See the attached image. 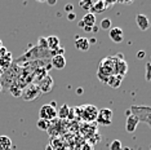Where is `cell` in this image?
Here are the masks:
<instances>
[{"label": "cell", "mask_w": 151, "mask_h": 150, "mask_svg": "<svg viewBox=\"0 0 151 150\" xmlns=\"http://www.w3.org/2000/svg\"><path fill=\"white\" fill-rule=\"evenodd\" d=\"M92 5H93V1H81L80 3L81 8H84L85 11H89V12H91V9H92Z\"/></svg>", "instance_id": "44dd1931"}, {"label": "cell", "mask_w": 151, "mask_h": 150, "mask_svg": "<svg viewBox=\"0 0 151 150\" xmlns=\"http://www.w3.org/2000/svg\"><path fill=\"white\" fill-rule=\"evenodd\" d=\"M150 150H151V149H150Z\"/></svg>", "instance_id": "d6a6232c"}, {"label": "cell", "mask_w": 151, "mask_h": 150, "mask_svg": "<svg viewBox=\"0 0 151 150\" xmlns=\"http://www.w3.org/2000/svg\"><path fill=\"white\" fill-rule=\"evenodd\" d=\"M112 3H106V1H93V5H92V9H91V13H102L105 12L106 9L109 8V6H111Z\"/></svg>", "instance_id": "8fae6325"}, {"label": "cell", "mask_w": 151, "mask_h": 150, "mask_svg": "<svg viewBox=\"0 0 151 150\" xmlns=\"http://www.w3.org/2000/svg\"><path fill=\"white\" fill-rule=\"evenodd\" d=\"M76 93H78V94H83V88H78V89H76Z\"/></svg>", "instance_id": "484cf974"}, {"label": "cell", "mask_w": 151, "mask_h": 150, "mask_svg": "<svg viewBox=\"0 0 151 150\" xmlns=\"http://www.w3.org/2000/svg\"><path fill=\"white\" fill-rule=\"evenodd\" d=\"M139 124V120L137 119L133 114H130L127 117V122H125V129L127 132H129V133H133V132L136 131L137 125Z\"/></svg>", "instance_id": "30bf717a"}, {"label": "cell", "mask_w": 151, "mask_h": 150, "mask_svg": "<svg viewBox=\"0 0 151 150\" xmlns=\"http://www.w3.org/2000/svg\"><path fill=\"white\" fill-rule=\"evenodd\" d=\"M73 9H74V5L73 4H66V5H65V12L73 13Z\"/></svg>", "instance_id": "7402d4cb"}, {"label": "cell", "mask_w": 151, "mask_h": 150, "mask_svg": "<svg viewBox=\"0 0 151 150\" xmlns=\"http://www.w3.org/2000/svg\"><path fill=\"white\" fill-rule=\"evenodd\" d=\"M1 75H3V69L0 67V78H1Z\"/></svg>", "instance_id": "f1b7e54d"}, {"label": "cell", "mask_w": 151, "mask_h": 150, "mask_svg": "<svg viewBox=\"0 0 151 150\" xmlns=\"http://www.w3.org/2000/svg\"><path fill=\"white\" fill-rule=\"evenodd\" d=\"M0 150H13V144L11 137L5 135L0 136Z\"/></svg>", "instance_id": "9a60e30c"}, {"label": "cell", "mask_w": 151, "mask_h": 150, "mask_svg": "<svg viewBox=\"0 0 151 150\" xmlns=\"http://www.w3.org/2000/svg\"><path fill=\"white\" fill-rule=\"evenodd\" d=\"M79 111H80V114H81V118H83L85 122H89V123L94 122L98 115V109L93 106V105H84V106H81L79 109Z\"/></svg>", "instance_id": "3957f363"}, {"label": "cell", "mask_w": 151, "mask_h": 150, "mask_svg": "<svg viewBox=\"0 0 151 150\" xmlns=\"http://www.w3.org/2000/svg\"><path fill=\"white\" fill-rule=\"evenodd\" d=\"M83 150H92V145H88V144H85L83 146Z\"/></svg>", "instance_id": "d4e9b609"}, {"label": "cell", "mask_w": 151, "mask_h": 150, "mask_svg": "<svg viewBox=\"0 0 151 150\" xmlns=\"http://www.w3.org/2000/svg\"><path fill=\"white\" fill-rule=\"evenodd\" d=\"M50 65L54 67V69H63L66 66V58L63 56H53L52 60H50Z\"/></svg>", "instance_id": "5bb4252c"}, {"label": "cell", "mask_w": 151, "mask_h": 150, "mask_svg": "<svg viewBox=\"0 0 151 150\" xmlns=\"http://www.w3.org/2000/svg\"><path fill=\"white\" fill-rule=\"evenodd\" d=\"M112 110L111 109H107V107H104L101 109V110H98V115H97V123L101 124V125H105V127H107V125L111 124L112 122Z\"/></svg>", "instance_id": "277c9868"}, {"label": "cell", "mask_w": 151, "mask_h": 150, "mask_svg": "<svg viewBox=\"0 0 151 150\" xmlns=\"http://www.w3.org/2000/svg\"><path fill=\"white\" fill-rule=\"evenodd\" d=\"M130 114H133L142 123H146L151 128V107L143 106V105H132L130 106Z\"/></svg>", "instance_id": "6da1fadb"}, {"label": "cell", "mask_w": 151, "mask_h": 150, "mask_svg": "<svg viewBox=\"0 0 151 150\" xmlns=\"http://www.w3.org/2000/svg\"><path fill=\"white\" fill-rule=\"evenodd\" d=\"M68 111H70V109H68L67 105H62L60 110H57V115L58 117H61V118H67L68 117Z\"/></svg>", "instance_id": "e0dca14e"}, {"label": "cell", "mask_w": 151, "mask_h": 150, "mask_svg": "<svg viewBox=\"0 0 151 150\" xmlns=\"http://www.w3.org/2000/svg\"><path fill=\"white\" fill-rule=\"evenodd\" d=\"M40 93H42V91H40V88L36 84H30L22 93V97L26 101H34L40 97Z\"/></svg>", "instance_id": "5b68a950"}, {"label": "cell", "mask_w": 151, "mask_h": 150, "mask_svg": "<svg viewBox=\"0 0 151 150\" xmlns=\"http://www.w3.org/2000/svg\"><path fill=\"white\" fill-rule=\"evenodd\" d=\"M3 48V43H1V40H0V49Z\"/></svg>", "instance_id": "f546056e"}, {"label": "cell", "mask_w": 151, "mask_h": 150, "mask_svg": "<svg viewBox=\"0 0 151 150\" xmlns=\"http://www.w3.org/2000/svg\"><path fill=\"white\" fill-rule=\"evenodd\" d=\"M137 57H138V58H143V57H145V52H143V50H139L138 54H137Z\"/></svg>", "instance_id": "cb8c5ba5"}, {"label": "cell", "mask_w": 151, "mask_h": 150, "mask_svg": "<svg viewBox=\"0 0 151 150\" xmlns=\"http://www.w3.org/2000/svg\"><path fill=\"white\" fill-rule=\"evenodd\" d=\"M127 71H128V63L124 61L122 54H118L116 56V62H115V74L124 78Z\"/></svg>", "instance_id": "8992f818"}, {"label": "cell", "mask_w": 151, "mask_h": 150, "mask_svg": "<svg viewBox=\"0 0 151 150\" xmlns=\"http://www.w3.org/2000/svg\"><path fill=\"white\" fill-rule=\"evenodd\" d=\"M96 25V14L88 12L85 13L81 18V21L79 22V27L80 29H84V27H93Z\"/></svg>", "instance_id": "52a82bcc"}, {"label": "cell", "mask_w": 151, "mask_h": 150, "mask_svg": "<svg viewBox=\"0 0 151 150\" xmlns=\"http://www.w3.org/2000/svg\"><path fill=\"white\" fill-rule=\"evenodd\" d=\"M109 36L114 43H122L124 39V31L120 27H111L109 31Z\"/></svg>", "instance_id": "ba28073f"}, {"label": "cell", "mask_w": 151, "mask_h": 150, "mask_svg": "<svg viewBox=\"0 0 151 150\" xmlns=\"http://www.w3.org/2000/svg\"><path fill=\"white\" fill-rule=\"evenodd\" d=\"M96 42H97V40H96L94 38H92V39H89V43H91V44H94Z\"/></svg>", "instance_id": "83f0119b"}, {"label": "cell", "mask_w": 151, "mask_h": 150, "mask_svg": "<svg viewBox=\"0 0 151 150\" xmlns=\"http://www.w3.org/2000/svg\"><path fill=\"white\" fill-rule=\"evenodd\" d=\"M101 29L104 30H110L111 29V19L110 18H104L101 21Z\"/></svg>", "instance_id": "ffe728a7"}, {"label": "cell", "mask_w": 151, "mask_h": 150, "mask_svg": "<svg viewBox=\"0 0 151 150\" xmlns=\"http://www.w3.org/2000/svg\"><path fill=\"white\" fill-rule=\"evenodd\" d=\"M136 23L138 26V29L141 31H146V30L150 29V21H149V17L145 14H137L136 16Z\"/></svg>", "instance_id": "9c48e42d"}, {"label": "cell", "mask_w": 151, "mask_h": 150, "mask_svg": "<svg viewBox=\"0 0 151 150\" xmlns=\"http://www.w3.org/2000/svg\"><path fill=\"white\" fill-rule=\"evenodd\" d=\"M47 48L50 50V52H54L60 48V39L56 35H50L47 38Z\"/></svg>", "instance_id": "4fadbf2b"}, {"label": "cell", "mask_w": 151, "mask_h": 150, "mask_svg": "<svg viewBox=\"0 0 151 150\" xmlns=\"http://www.w3.org/2000/svg\"><path fill=\"white\" fill-rule=\"evenodd\" d=\"M36 125H37V128L42 129V131H48V128H49V122L43 120V119H39Z\"/></svg>", "instance_id": "ac0fdd59"}, {"label": "cell", "mask_w": 151, "mask_h": 150, "mask_svg": "<svg viewBox=\"0 0 151 150\" xmlns=\"http://www.w3.org/2000/svg\"><path fill=\"white\" fill-rule=\"evenodd\" d=\"M76 18V14L73 12V13H68V16H67V19L68 21H74V19Z\"/></svg>", "instance_id": "603a6c76"}, {"label": "cell", "mask_w": 151, "mask_h": 150, "mask_svg": "<svg viewBox=\"0 0 151 150\" xmlns=\"http://www.w3.org/2000/svg\"><path fill=\"white\" fill-rule=\"evenodd\" d=\"M48 4H49V5H54V4H56V0H49V1H48Z\"/></svg>", "instance_id": "4316f807"}, {"label": "cell", "mask_w": 151, "mask_h": 150, "mask_svg": "<svg viewBox=\"0 0 151 150\" xmlns=\"http://www.w3.org/2000/svg\"><path fill=\"white\" fill-rule=\"evenodd\" d=\"M122 149H123V144L120 140H114L110 144V150H122Z\"/></svg>", "instance_id": "d6986e66"}, {"label": "cell", "mask_w": 151, "mask_h": 150, "mask_svg": "<svg viewBox=\"0 0 151 150\" xmlns=\"http://www.w3.org/2000/svg\"><path fill=\"white\" fill-rule=\"evenodd\" d=\"M75 47L76 49H79L80 52H87L91 48V43H89V39L87 38H76L75 40Z\"/></svg>", "instance_id": "7c38bea8"}, {"label": "cell", "mask_w": 151, "mask_h": 150, "mask_svg": "<svg viewBox=\"0 0 151 150\" xmlns=\"http://www.w3.org/2000/svg\"><path fill=\"white\" fill-rule=\"evenodd\" d=\"M3 89V87H1V83H0V91H1Z\"/></svg>", "instance_id": "1f68e13d"}, {"label": "cell", "mask_w": 151, "mask_h": 150, "mask_svg": "<svg viewBox=\"0 0 151 150\" xmlns=\"http://www.w3.org/2000/svg\"><path fill=\"white\" fill-rule=\"evenodd\" d=\"M122 81H123V76L114 74V75H111V76L107 79L106 84H109L111 88H119L120 86H122Z\"/></svg>", "instance_id": "2e32d148"}, {"label": "cell", "mask_w": 151, "mask_h": 150, "mask_svg": "<svg viewBox=\"0 0 151 150\" xmlns=\"http://www.w3.org/2000/svg\"><path fill=\"white\" fill-rule=\"evenodd\" d=\"M39 117L43 120H53L57 118V109H56V102L52 101L48 105H43L39 110Z\"/></svg>", "instance_id": "7a4b0ae2"}, {"label": "cell", "mask_w": 151, "mask_h": 150, "mask_svg": "<svg viewBox=\"0 0 151 150\" xmlns=\"http://www.w3.org/2000/svg\"><path fill=\"white\" fill-rule=\"evenodd\" d=\"M122 150H130V149H129V148H123Z\"/></svg>", "instance_id": "4dcf8cb0"}]
</instances>
